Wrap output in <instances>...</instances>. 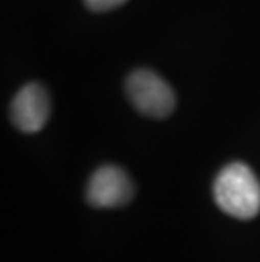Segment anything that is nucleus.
Segmentation results:
<instances>
[{
  "label": "nucleus",
  "mask_w": 260,
  "mask_h": 262,
  "mask_svg": "<svg viewBox=\"0 0 260 262\" xmlns=\"http://www.w3.org/2000/svg\"><path fill=\"white\" fill-rule=\"evenodd\" d=\"M213 196L220 208L235 219L250 220L260 213V181L243 163H231L220 171Z\"/></svg>",
  "instance_id": "f257e3e1"
},
{
  "label": "nucleus",
  "mask_w": 260,
  "mask_h": 262,
  "mask_svg": "<svg viewBox=\"0 0 260 262\" xmlns=\"http://www.w3.org/2000/svg\"><path fill=\"white\" fill-rule=\"evenodd\" d=\"M127 95L140 114L164 119L176 107L174 92L151 70H135L127 80Z\"/></svg>",
  "instance_id": "f03ea898"
},
{
  "label": "nucleus",
  "mask_w": 260,
  "mask_h": 262,
  "mask_svg": "<svg viewBox=\"0 0 260 262\" xmlns=\"http://www.w3.org/2000/svg\"><path fill=\"white\" fill-rule=\"evenodd\" d=\"M134 194L129 174L117 166H103L93 172L86 198L97 208H115L129 203Z\"/></svg>",
  "instance_id": "7ed1b4c3"
},
{
  "label": "nucleus",
  "mask_w": 260,
  "mask_h": 262,
  "mask_svg": "<svg viewBox=\"0 0 260 262\" xmlns=\"http://www.w3.org/2000/svg\"><path fill=\"white\" fill-rule=\"evenodd\" d=\"M12 122L19 130L34 134L41 130L49 119V95L39 83L20 88L10 107Z\"/></svg>",
  "instance_id": "20e7f679"
},
{
  "label": "nucleus",
  "mask_w": 260,
  "mask_h": 262,
  "mask_svg": "<svg viewBox=\"0 0 260 262\" xmlns=\"http://www.w3.org/2000/svg\"><path fill=\"white\" fill-rule=\"evenodd\" d=\"M124 2H127V0H85V4L95 12H107V10L119 7Z\"/></svg>",
  "instance_id": "39448f33"
}]
</instances>
